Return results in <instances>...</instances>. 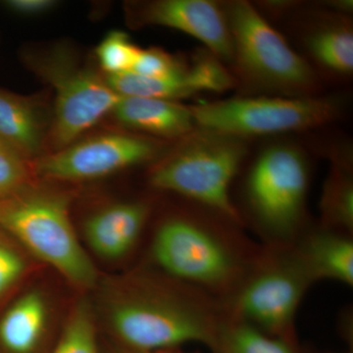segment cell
<instances>
[{
	"label": "cell",
	"instance_id": "6da1fadb",
	"mask_svg": "<svg viewBox=\"0 0 353 353\" xmlns=\"http://www.w3.org/2000/svg\"><path fill=\"white\" fill-rule=\"evenodd\" d=\"M232 41L230 71L246 94L319 95L321 80L306 58L287 43L254 4L222 2Z\"/></svg>",
	"mask_w": 353,
	"mask_h": 353
},
{
	"label": "cell",
	"instance_id": "7a4b0ae2",
	"mask_svg": "<svg viewBox=\"0 0 353 353\" xmlns=\"http://www.w3.org/2000/svg\"><path fill=\"white\" fill-rule=\"evenodd\" d=\"M176 145L153 167L152 187L188 197L239 222L230 185L248 157V139L196 128Z\"/></svg>",
	"mask_w": 353,
	"mask_h": 353
},
{
	"label": "cell",
	"instance_id": "3957f363",
	"mask_svg": "<svg viewBox=\"0 0 353 353\" xmlns=\"http://www.w3.org/2000/svg\"><path fill=\"white\" fill-rule=\"evenodd\" d=\"M0 231L19 241L72 284L90 288L97 282V270L77 238L64 194L27 185L0 199Z\"/></svg>",
	"mask_w": 353,
	"mask_h": 353
},
{
	"label": "cell",
	"instance_id": "277c9868",
	"mask_svg": "<svg viewBox=\"0 0 353 353\" xmlns=\"http://www.w3.org/2000/svg\"><path fill=\"white\" fill-rule=\"evenodd\" d=\"M196 128L248 139L303 132L338 119L341 103L333 97L254 95L190 105Z\"/></svg>",
	"mask_w": 353,
	"mask_h": 353
},
{
	"label": "cell",
	"instance_id": "5b68a950",
	"mask_svg": "<svg viewBox=\"0 0 353 353\" xmlns=\"http://www.w3.org/2000/svg\"><path fill=\"white\" fill-rule=\"evenodd\" d=\"M23 59L54 90L55 105L51 141L62 150L112 113L121 97L105 78L88 67L81 66L64 46L48 50L23 51Z\"/></svg>",
	"mask_w": 353,
	"mask_h": 353
},
{
	"label": "cell",
	"instance_id": "8992f818",
	"mask_svg": "<svg viewBox=\"0 0 353 353\" xmlns=\"http://www.w3.org/2000/svg\"><path fill=\"white\" fill-rule=\"evenodd\" d=\"M108 318L121 341L145 353L190 343H215L218 336L212 320L199 306L160 294L119 299L109 309Z\"/></svg>",
	"mask_w": 353,
	"mask_h": 353
},
{
	"label": "cell",
	"instance_id": "52a82bcc",
	"mask_svg": "<svg viewBox=\"0 0 353 353\" xmlns=\"http://www.w3.org/2000/svg\"><path fill=\"white\" fill-rule=\"evenodd\" d=\"M308 182L303 148L283 141L271 143L259 153L246 176V202L262 226L287 234L303 217Z\"/></svg>",
	"mask_w": 353,
	"mask_h": 353
},
{
	"label": "cell",
	"instance_id": "ba28073f",
	"mask_svg": "<svg viewBox=\"0 0 353 353\" xmlns=\"http://www.w3.org/2000/svg\"><path fill=\"white\" fill-rule=\"evenodd\" d=\"M152 256L173 277L208 288L229 284L236 259L219 236L201 221L175 216L155 232Z\"/></svg>",
	"mask_w": 353,
	"mask_h": 353
},
{
	"label": "cell",
	"instance_id": "9c48e42d",
	"mask_svg": "<svg viewBox=\"0 0 353 353\" xmlns=\"http://www.w3.org/2000/svg\"><path fill=\"white\" fill-rule=\"evenodd\" d=\"M162 150V141L141 134H101L39 158L36 171L63 182L97 180L155 159Z\"/></svg>",
	"mask_w": 353,
	"mask_h": 353
},
{
	"label": "cell",
	"instance_id": "30bf717a",
	"mask_svg": "<svg viewBox=\"0 0 353 353\" xmlns=\"http://www.w3.org/2000/svg\"><path fill=\"white\" fill-rule=\"evenodd\" d=\"M134 26L171 28L199 39L205 50L230 66L232 41L222 2L211 0H154L130 4Z\"/></svg>",
	"mask_w": 353,
	"mask_h": 353
},
{
	"label": "cell",
	"instance_id": "8fae6325",
	"mask_svg": "<svg viewBox=\"0 0 353 353\" xmlns=\"http://www.w3.org/2000/svg\"><path fill=\"white\" fill-rule=\"evenodd\" d=\"M303 267H273L252 279L236 303L245 322L282 336L289 332L306 283Z\"/></svg>",
	"mask_w": 353,
	"mask_h": 353
},
{
	"label": "cell",
	"instance_id": "7c38bea8",
	"mask_svg": "<svg viewBox=\"0 0 353 353\" xmlns=\"http://www.w3.org/2000/svg\"><path fill=\"white\" fill-rule=\"evenodd\" d=\"M299 22V34L309 59L330 77L348 78L353 73V28L350 15L319 4ZM312 64V67H313ZM314 69V68H313Z\"/></svg>",
	"mask_w": 353,
	"mask_h": 353
},
{
	"label": "cell",
	"instance_id": "4fadbf2b",
	"mask_svg": "<svg viewBox=\"0 0 353 353\" xmlns=\"http://www.w3.org/2000/svg\"><path fill=\"white\" fill-rule=\"evenodd\" d=\"M143 202L129 201L108 206L90 216L85 236L92 252L104 259L125 256L136 245L148 216Z\"/></svg>",
	"mask_w": 353,
	"mask_h": 353
},
{
	"label": "cell",
	"instance_id": "5bb4252c",
	"mask_svg": "<svg viewBox=\"0 0 353 353\" xmlns=\"http://www.w3.org/2000/svg\"><path fill=\"white\" fill-rule=\"evenodd\" d=\"M123 126L160 139H178L196 129L190 106L146 97H121L112 111Z\"/></svg>",
	"mask_w": 353,
	"mask_h": 353
},
{
	"label": "cell",
	"instance_id": "9a60e30c",
	"mask_svg": "<svg viewBox=\"0 0 353 353\" xmlns=\"http://www.w3.org/2000/svg\"><path fill=\"white\" fill-rule=\"evenodd\" d=\"M43 137V113L38 104L0 88V143L26 160L41 154Z\"/></svg>",
	"mask_w": 353,
	"mask_h": 353
},
{
	"label": "cell",
	"instance_id": "2e32d148",
	"mask_svg": "<svg viewBox=\"0 0 353 353\" xmlns=\"http://www.w3.org/2000/svg\"><path fill=\"white\" fill-rule=\"evenodd\" d=\"M48 308L43 294L30 292L20 297L0 320V343L10 353H32L46 328Z\"/></svg>",
	"mask_w": 353,
	"mask_h": 353
},
{
	"label": "cell",
	"instance_id": "e0dca14e",
	"mask_svg": "<svg viewBox=\"0 0 353 353\" xmlns=\"http://www.w3.org/2000/svg\"><path fill=\"white\" fill-rule=\"evenodd\" d=\"M106 83L122 97H146L178 101L204 92L194 62L181 73L168 78H148L132 72L105 77Z\"/></svg>",
	"mask_w": 353,
	"mask_h": 353
},
{
	"label": "cell",
	"instance_id": "ac0fdd59",
	"mask_svg": "<svg viewBox=\"0 0 353 353\" xmlns=\"http://www.w3.org/2000/svg\"><path fill=\"white\" fill-rule=\"evenodd\" d=\"M303 268L306 275L353 284V243L345 236L321 234L304 248Z\"/></svg>",
	"mask_w": 353,
	"mask_h": 353
},
{
	"label": "cell",
	"instance_id": "d6986e66",
	"mask_svg": "<svg viewBox=\"0 0 353 353\" xmlns=\"http://www.w3.org/2000/svg\"><path fill=\"white\" fill-rule=\"evenodd\" d=\"M332 168L321 199L323 218L341 229L353 226L352 152L348 148L332 152Z\"/></svg>",
	"mask_w": 353,
	"mask_h": 353
},
{
	"label": "cell",
	"instance_id": "ffe728a7",
	"mask_svg": "<svg viewBox=\"0 0 353 353\" xmlns=\"http://www.w3.org/2000/svg\"><path fill=\"white\" fill-rule=\"evenodd\" d=\"M216 343L221 353H294L283 339L265 334L245 321L225 329Z\"/></svg>",
	"mask_w": 353,
	"mask_h": 353
},
{
	"label": "cell",
	"instance_id": "44dd1931",
	"mask_svg": "<svg viewBox=\"0 0 353 353\" xmlns=\"http://www.w3.org/2000/svg\"><path fill=\"white\" fill-rule=\"evenodd\" d=\"M139 51L126 32L112 31L104 37L95 53L99 66L110 76L131 71Z\"/></svg>",
	"mask_w": 353,
	"mask_h": 353
},
{
	"label": "cell",
	"instance_id": "7402d4cb",
	"mask_svg": "<svg viewBox=\"0 0 353 353\" xmlns=\"http://www.w3.org/2000/svg\"><path fill=\"white\" fill-rule=\"evenodd\" d=\"M52 353H99L94 320L87 304H79Z\"/></svg>",
	"mask_w": 353,
	"mask_h": 353
},
{
	"label": "cell",
	"instance_id": "603a6c76",
	"mask_svg": "<svg viewBox=\"0 0 353 353\" xmlns=\"http://www.w3.org/2000/svg\"><path fill=\"white\" fill-rule=\"evenodd\" d=\"M187 67L182 60L170 53L152 48L141 50L131 71L137 75L148 78H168L181 73Z\"/></svg>",
	"mask_w": 353,
	"mask_h": 353
},
{
	"label": "cell",
	"instance_id": "cb8c5ba5",
	"mask_svg": "<svg viewBox=\"0 0 353 353\" xmlns=\"http://www.w3.org/2000/svg\"><path fill=\"white\" fill-rule=\"evenodd\" d=\"M29 168L26 160L0 148V199L12 196L29 185Z\"/></svg>",
	"mask_w": 353,
	"mask_h": 353
},
{
	"label": "cell",
	"instance_id": "d4e9b609",
	"mask_svg": "<svg viewBox=\"0 0 353 353\" xmlns=\"http://www.w3.org/2000/svg\"><path fill=\"white\" fill-rule=\"evenodd\" d=\"M0 236V299L6 296L25 272V261L19 252Z\"/></svg>",
	"mask_w": 353,
	"mask_h": 353
},
{
	"label": "cell",
	"instance_id": "484cf974",
	"mask_svg": "<svg viewBox=\"0 0 353 353\" xmlns=\"http://www.w3.org/2000/svg\"><path fill=\"white\" fill-rule=\"evenodd\" d=\"M2 6L16 15L32 17L50 12L57 6V2L54 0H6Z\"/></svg>",
	"mask_w": 353,
	"mask_h": 353
},
{
	"label": "cell",
	"instance_id": "4316f807",
	"mask_svg": "<svg viewBox=\"0 0 353 353\" xmlns=\"http://www.w3.org/2000/svg\"><path fill=\"white\" fill-rule=\"evenodd\" d=\"M0 148H3V150H9L8 148H6V146H4L3 145H2L1 143H0ZM9 152H10V150H9ZM13 153V152H12Z\"/></svg>",
	"mask_w": 353,
	"mask_h": 353
},
{
	"label": "cell",
	"instance_id": "83f0119b",
	"mask_svg": "<svg viewBox=\"0 0 353 353\" xmlns=\"http://www.w3.org/2000/svg\"><path fill=\"white\" fill-rule=\"evenodd\" d=\"M153 353H167V352H153Z\"/></svg>",
	"mask_w": 353,
	"mask_h": 353
}]
</instances>
